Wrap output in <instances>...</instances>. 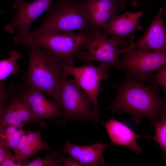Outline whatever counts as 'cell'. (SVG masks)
Returning <instances> with one entry per match:
<instances>
[{
    "mask_svg": "<svg viewBox=\"0 0 166 166\" xmlns=\"http://www.w3.org/2000/svg\"><path fill=\"white\" fill-rule=\"evenodd\" d=\"M85 0V1H88L89 0Z\"/></svg>",
    "mask_w": 166,
    "mask_h": 166,
    "instance_id": "obj_29",
    "label": "cell"
},
{
    "mask_svg": "<svg viewBox=\"0 0 166 166\" xmlns=\"http://www.w3.org/2000/svg\"><path fill=\"white\" fill-rule=\"evenodd\" d=\"M42 118L34 116L22 99L21 94L11 100L0 117V124H10L22 128L26 123L34 122L43 127Z\"/></svg>",
    "mask_w": 166,
    "mask_h": 166,
    "instance_id": "obj_13",
    "label": "cell"
},
{
    "mask_svg": "<svg viewBox=\"0 0 166 166\" xmlns=\"http://www.w3.org/2000/svg\"><path fill=\"white\" fill-rule=\"evenodd\" d=\"M26 162H22L6 148L3 160L0 166H25Z\"/></svg>",
    "mask_w": 166,
    "mask_h": 166,
    "instance_id": "obj_22",
    "label": "cell"
},
{
    "mask_svg": "<svg viewBox=\"0 0 166 166\" xmlns=\"http://www.w3.org/2000/svg\"><path fill=\"white\" fill-rule=\"evenodd\" d=\"M155 134L153 139L156 142L158 143L164 154V161L166 158V114L161 117L160 120L156 121L154 126Z\"/></svg>",
    "mask_w": 166,
    "mask_h": 166,
    "instance_id": "obj_20",
    "label": "cell"
},
{
    "mask_svg": "<svg viewBox=\"0 0 166 166\" xmlns=\"http://www.w3.org/2000/svg\"><path fill=\"white\" fill-rule=\"evenodd\" d=\"M125 4V0L86 1V8L93 29L103 31L105 24L124 9Z\"/></svg>",
    "mask_w": 166,
    "mask_h": 166,
    "instance_id": "obj_11",
    "label": "cell"
},
{
    "mask_svg": "<svg viewBox=\"0 0 166 166\" xmlns=\"http://www.w3.org/2000/svg\"><path fill=\"white\" fill-rule=\"evenodd\" d=\"M83 146L72 144L68 140L62 150V152L68 154L69 157L77 161Z\"/></svg>",
    "mask_w": 166,
    "mask_h": 166,
    "instance_id": "obj_23",
    "label": "cell"
},
{
    "mask_svg": "<svg viewBox=\"0 0 166 166\" xmlns=\"http://www.w3.org/2000/svg\"><path fill=\"white\" fill-rule=\"evenodd\" d=\"M93 31L45 32L31 37L22 44L41 48L60 64L74 66V58Z\"/></svg>",
    "mask_w": 166,
    "mask_h": 166,
    "instance_id": "obj_3",
    "label": "cell"
},
{
    "mask_svg": "<svg viewBox=\"0 0 166 166\" xmlns=\"http://www.w3.org/2000/svg\"><path fill=\"white\" fill-rule=\"evenodd\" d=\"M9 58L0 61V81L5 79L11 74L15 75L19 71L18 61L21 54L16 50H11Z\"/></svg>",
    "mask_w": 166,
    "mask_h": 166,
    "instance_id": "obj_19",
    "label": "cell"
},
{
    "mask_svg": "<svg viewBox=\"0 0 166 166\" xmlns=\"http://www.w3.org/2000/svg\"><path fill=\"white\" fill-rule=\"evenodd\" d=\"M125 74L123 81L112 85L116 95L112 103L101 109H109L113 113H128L137 124L141 122L142 117H145L153 126L166 114V101L158 94L159 86L155 82L143 83L131 75Z\"/></svg>",
    "mask_w": 166,
    "mask_h": 166,
    "instance_id": "obj_1",
    "label": "cell"
},
{
    "mask_svg": "<svg viewBox=\"0 0 166 166\" xmlns=\"http://www.w3.org/2000/svg\"><path fill=\"white\" fill-rule=\"evenodd\" d=\"M109 144L97 142L92 145L83 146L77 161L83 166H98L104 164L105 162L102 153Z\"/></svg>",
    "mask_w": 166,
    "mask_h": 166,
    "instance_id": "obj_17",
    "label": "cell"
},
{
    "mask_svg": "<svg viewBox=\"0 0 166 166\" xmlns=\"http://www.w3.org/2000/svg\"><path fill=\"white\" fill-rule=\"evenodd\" d=\"M153 75L155 82L163 88L164 93L166 92V65L161 67L156 70Z\"/></svg>",
    "mask_w": 166,
    "mask_h": 166,
    "instance_id": "obj_24",
    "label": "cell"
},
{
    "mask_svg": "<svg viewBox=\"0 0 166 166\" xmlns=\"http://www.w3.org/2000/svg\"><path fill=\"white\" fill-rule=\"evenodd\" d=\"M53 0H34L26 2L15 0L12 8L16 11L15 15L9 23L4 25L6 31L10 34L16 32L14 38L16 45L23 43L30 31L32 22L46 11Z\"/></svg>",
    "mask_w": 166,
    "mask_h": 166,
    "instance_id": "obj_9",
    "label": "cell"
},
{
    "mask_svg": "<svg viewBox=\"0 0 166 166\" xmlns=\"http://www.w3.org/2000/svg\"><path fill=\"white\" fill-rule=\"evenodd\" d=\"M45 149L51 151V153L44 158L37 157L32 161L26 162L25 166H63V164L48 146L47 143L45 144Z\"/></svg>",
    "mask_w": 166,
    "mask_h": 166,
    "instance_id": "obj_21",
    "label": "cell"
},
{
    "mask_svg": "<svg viewBox=\"0 0 166 166\" xmlns=\"http://www.w3.org/2000/svg\"><path fill=\"white\" fill-rule=\"evenodd\" d=\"M44 148L40 132L29 130L21 136L13 149L15 156L23 162Z\"/></svg>",
    "mask_w": 166,
    "mask_h": 166,
    "instance_id": "obj_16",
    "label": "cell"
},
{
    "mask_svg": "<svg viewBox=\"0 0 166 166\" xmlns=\"http://www.w3.org/2000/svg\"><path fill=\"white\" fill-rule=\"evenodd\" d=\"M5 80L0 81V117L6 107L5 105L9 97V93L4 85Z\"/></svg>",
    "mask_w": 166,
    "mask_h": 166,
    "instance_id": "obj_25",
    "label": "cell"
},
{
    "mask_svg": "<svg viewBox=\"0 0 166 166\" xmlns=\"http://www.w3.org/2000/svg\"><path fill=\"white\" fill-rule=\"evenodd\" d=\"M40 90L32 86L22 91L21 95L32 113L41 118H53L61 115L56 103L47 98Z\"/></svg>",
    "mask_w": 166,
    "mask_h": 166,
    "instance_id": "obj_14",
    "label": "cell"
},
{
    "mask_svg": "<svg viewBox=\"0 0 166 166\" xmlns=\"http://www.w3.org/2000/svg\"><path fill=\"white\" fill-rule=\"evenodd\" d=\"M53 152L59 158L65 166H82L83 165L78 161L73 160L70 157L66 158L61 155L53 150Z\"/></svg>",
    "mask_w": 166,
    "mask_h": 166,
    "instance_id": "obj_26",
    "label": "cell"
},
{
    "mask_svg": "<svg viewBox=\"0 0 166 166\" xmlns=\"http://www.w3.org/2000/svg\"><path fill=\"white\" fill-rule=\"evenodd\" d=\"M55 102L62 109L64 120L86 121L93 117L89 97L73 79H70L63 73L57 88Z\"/></svg>",
    "mask_w": 166,
    "mask_h": 166,
    "instance_id": "obj_5",
    "label": "cell"
},
{
    "mask_svg": "<svg viewBox=\"0 0 166 166\" xmlns=\"http://www.w3.org/2000/svg\"><path fill=\"white\" fill-rule=\"evenodd\" d=\"M6 148L4 146L0 143V165L3 160Z\"/></svg>",
    "mask_w": 166,
    "mask_h": 166,
    "instance_id": "obj_27",
    "label": "cell"
},
{
    "mask_svg": "<svg viewBox=\"0 0 166 166\" xmlns=\"http://www.w3.org/2000/svg\"><path fill=\"white\" fill-rule=\"evenodd\" d=\"M101 121L114 145L126 146L137 154L141 153L143 150L136 141L137 139L143 137L153 139V137L136 134L128 127L113 118L105 122Z\"/></svg>",
    "mask_w": 166,
    "mask_h": 166,
    "instance_id": "obj_15",
    "label": "cell"
},
{
    "mask_svg": "<svg viewBox=\"0 0 166 166\" xmlns=\"http://www.w3.org/2000/svg\"><path fill=\"white\" fill-rule=\"evenodd\" d=\"M144 12L142 9L136 12L127 11L122 15L115 16L105 24L103 31L108 36L124 40L133 38L134 32L142 28L139 21Z\"/></svg>",
    "mask_w": 166,
    "mask_h": 166,
    "instance_id": "obj_12",
    "label": "cell"
},
{
    "mask_svg": "<svg viewBox=\"0 0 166 166\" xmlns=\"http://www.w3.org/2000/svg\"><path fill=\"white\" fill-rule=\"evenodd\" d=\"M26 132L22 128L15 125L0 124V143L6 148L13 149L21 136Z\"/></svg>",
    "mask_w": 166,
    "mask_h": 166,
    "instance_id": "obj_18",
    "label": "cell"
},
{
    "mask_svg": "<svg viewBox=\"0 0 166 166\" xmlns=\"http://www.w3.org/2000/svg\"><path fill=\"white\" fill-rule=\"evenodd\" d=\"M47 15L41 25L30 32L26 40L42 33L92 31L86 7L81 0H56L47 10Z\"/></svg>",
    "mask_w": 166,
    "mask_h": 166,
    "instance_id": "obj_2",
    "label": "cell"
},
{
    "mask_svg": "<svg viewBox=\"0 0 166 166\" xmlns=\"http://www.w3.org/2000/svg\"><path fill=\"white\" fill-rule=\"evenodd\" d=\"M24 46L29 57L26 76L29 86L45 93L55 102L57 88L63 74L61 64L41 48L28 45Z\"/></svg>",
    "mask_w": 166,
    "mask_h": 166,
    "instance_id": "obj_4",
    "label": "cell"
},
{
    "mask_svg": "<svg viewBox=\"0 0 166 166\" xmlns=\"http://www.w3.org/2000/svg\"><path fill=\"white\" fill-rule=\"evenodd\" d=\"M160 8L143 36L135 42L122 49L123 53L132 49L166 53V32Z\"/></svg>",
    "mask_w": 166,
    "mask_h": 166,
    "instance_id": "obj_10",
    "label": "cell"
},
{
    "mask_svg": "<svg viewBox=\"0 0 166 166\" xmlns=\"http://www.w3.org/2000/svg\"><path fill=\"white\" fill-rule=\"evenodd\" d=\"M103 31L93 30L84 44L77 57L85 62H101L113 66L125 48L132 42L115 37L109 38Z\"/></svg>",
    "mask_w": 166,
    "mask_h": 166,
    "instance_id": "obj_7",
    "label": "cell"
},
{
    "mask_svg": "<svg viewBox=\"0 0 166 166\" xmlns=\"http://www.w3.org/2000/svg\"><path fill=\"white\" fill-rule=\"evenodd\" d=\"M113 67L143 83L155 82L153 73L166 65V53L132 49L123 53Z\"/></svg>",
    "mask_w": 166,
    "mask_h": 166,
    "instance_id": "obj_6",
    "label": "cell"
},
{
    "mask_svg": "<svg viewBox=\"0 0 166 166\" xmlns=\"http://www.w3.org/2000/svg\"><path fill=\"white\" fill-rule=\"evenodd\" d=\"M61 64L63 73L73 76L77 85L89 97L93 106L92 119L94 122H97L101 110L97 101L98 93L101 92L100 81L108 78V70L112 66L104 63L98 66L93 65L91 62L81 67Z\"/></svg>",
    "mask_w": 166,
    "mask_h": 166,
    "instance_id": "obj_8",
    "label": "cell"
},
{
    "mask_svg": "<svg viewBox=\"0 0 166 166\" xmlns=\"http://www.w3.org/2000/svg\"><path fill=\"white\" fill-rule=\"evenodd\" d=\"M132 2V5L135 7H136L138 6V1L139 0H128Z\"/></svg>",
    "mask_w": 166,
    "mask_h": 166,
    "instance_id": "obj_28",
    "label": "cell"
}]
</instances>
